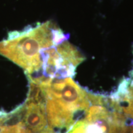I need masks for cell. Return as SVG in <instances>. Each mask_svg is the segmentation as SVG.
Listing matches in <instances>:
<instances>
[{"instance_id":"6da1fadb","label":"cell","mask_w":133,"mask_h":133,"mask_svg":"<svg viewBox=\"0 0 133 133\" xmlns=\"http://www.w3.org/2000/svg\"><path fill=\"white\" fill-rule=\"evenodd\" d=\"M67 39L62 31L51 22L30 27L22 31H13L0 42V54L23 68L28 76L39 70L43 48L61 44Z\"/></svg>"},{"instance_id":"7a4b0ae2","label":"cell","mask_w":133,"mask_h":133,"mask_svg":"<svg viewBox=\"0 0 133 133\" xmlns=\"http://www.w3.org/2000/svg\"><path fill=\"white\" fill-rule=\"evenodd\" d=\"M21 122L31 133H52L49 127L46 112V102L26 101L22 106Z\"/></svg>"}]
</instances>
